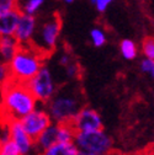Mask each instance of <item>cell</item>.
Masks as SVG:
<instances>
[{
    "instance_id": "6da1fadb",
    "label": "cell",
    "mask_w": 154,
    "mask_h": 155,
    "mask_svg": "<svg viewBox=\"0 0 154 155\" xmlns=\"http://www.w3.org/2000/svg\"><path fill=\"white\" fill-rule=\"evenodd\" d=\"M37 99L27 84L10 80L3 85L2 108L3 117L6 121L22 120L37 107Z\"/></svg>"
},
{
    "instance_id": "7a4b0ae2",
    "label": "cell",
    "mask_w": 154,
    "mask_h": 155,
    "mask_svg": "<svg viewBox=\"0 0 154 155\" xmlns=\"http://www.w3.org/2000/svg\"><path fill=\"white\" fill-rule=\"evenodd\" d=\"M83 95L76 86H63L47 102V110L55 123H72L83 106Z\"/></svg>"
},
{
    "instance_id": "3957f363",
    "label": "cell",
    "mask_w": 154,
    "mask_h": 155,
    "mask_svg": "<svg viewBox=\"0 0 154 155\" xmlns=\"http://www.w3.org/2000/svg\"><path fill=\"white\" fill-rule=\"evenodd\" d=\"M43 54L32 45H24L17 51L12 59L8 63L11 73V80L27 84L41 70Z\"/></svg>"
},
{
    "instance_id": "277c9868",
    "label": "cell",
    "mask_w": 154,
    "mask_h": 155,
    "mask_svg": "<svg viewBox=\"0 0 154 155\" xmlns=\"http://www.w3.org/2000/svg\"><path fill=\"white\" fill-rule=\"evenodd\" d=\"M62 31V21L58 14H53L37 27L36 35L32 40V46L43 55L52 53L59 41Z\"/></svg>"
},
{
    "instance_id": "5b68a950",
    "label": "cell",
    "mask_w": 154,
    "mask_h": 155,
    "mask_svg": "<svg viewBox=\"0 0 154 155\" xmlns=\"http://www.w3.org/2000/svg\"><path fill=\"white\" fill-rule=\"evenodd\" d=\"M74 143L79 149V155H111L112 139L102 129L76 132Z\"/></svg>"
},
{
    "instance_id": "8992f818",
    "label": "cell",
    "mask_w": 154,
    "mask_h": 155,
    "mask_svg": "<svg viewBox=\"0 0 154 155\" xmlns=\"http://www.w3.org/2000/svg\"><path fill=\"white\" fill-rule=\"evenodd\" d=\"M27 86L40 104H47L58 91L54 76L47 65L41 68V70L27 83Z\"/></svg>"
},
{
    "instance_id": "52a82bcc",
    "label": "cell",
    "mask_w": 154,
    "mask_h": 155,
    "mask_svg": "<svg viewBox=\"0 0 154 155\" xmlns=\"http://www.w3.org/2000/svg\"><path fill=\"white\" fill-rule=\"evenodd\" d=\"M21 122L26 132L33 139H36L47 127H49L53 123V120L47 108L36 107L32 112L25 116L21 120Z\"/></svg>"
},
{
    "instance_id": "ba28073f",
    "label": "cell",
    "mask_w": 154,
    "mask_h": 155,
    "mask_svg": "<svg viewBox=\"0 0 154 155\" xmlns=\"http://www.w3.org/2000/svg\"><path fill=\"white\" fill-rule=\"evenodd\" d=\"M76 132H92L102 129V120L99 112L91 107H83L72 121Z\"/></svg>"
},
{
    "instance_id": "9c48e42d",
    "label": "cell",
    "mask_w": 154,
    "mask_h": 155,
    "mask_svg": "<svg viewBox=\"0 0 154 155\" xmlns=\"http://www.w3.org/2000/svg\"><path fill=\"white\" fill-rule=\"evenodd\" d=\"M6 124L10 133V139L18 145L22 155H30L32 150L36 149L35 139L26 132L22 122L20 120H11V121H6Z\"/></svg>"
},
{
    "instance_id": "30bf717a",
    "label": "cell",
    "mask_w": 154,
    "mask_h": 155,
    "mask_svg": "<svg viewBox=\"0 0 154 155\" xmlns=\"http://www.w3.org/2000/svg\"><path fill=\"white\" fill-rule=\"evenodd\" d=\"M37 27L38 26H37L36 17L33 15H28V14H24L22 12L14 36L16 37V40L20 42L21 46L31 45L33 37L36 35Z\"/></svg>"
},
{
    "instance_id": "8fae6325",
    "label": "cell",
    "mask_w": 154,
    "mask_h": 155,
    "mask_svg": "<svg viewBox=\"0 0 154 155\" xmlns=\"http://www.w3.org/2000/svg\"><path fill=\"white\" fill-rule=\"evenodd\" d=\"M21 15H22V11L18 8L0 14V35L14 36Z\"/></svg>"
},
{
    "instance_id": "7c38bea8",
    "label": "cell",
    "mask_w": 154,
    "mask_h": 155,
    "mask_svg": "<svg viewBox=\"0 0 154 155\" xmlns=\"http://www.w3.org/2000/svg\"><path fill=\"white\" fill-rule=\"evenodd\" d=\"M55 143H58V123H55V122H53L49 127H47L35 139L36 150H38L40 153L48 149Z\"/></svg>"
},
{
    "instance_id": "4fadbf2b",
    "label": "cell",
    "mask_w": 154,
    "mask_h": 155,
    "mask_svg": "<svg viewBox=\"0 0 154 155\" xmlns=\"http://www.w3.org/2000/svg\"><path fill=\"white\" fill-rule=\"evenodd\" d=\"M21 45L16 40L15 36H2L0 40V55H2V62L9 63L14 55L20 49Z\"/></svg>"
},
{
    "instance_id": "5bb4252c",
    "label": "cell",
    "mask_w": 154,
    "mask_h": 155,
    "mask_svg": "<svg viewBox=\"0 0 154 155\" xmlns=\"http://www.w3.org/2000/svg\"><path fill=\"white\" fill-rule=\"evenodd\" d=\"M40 155H79V149L74 142H58L48 149L41 151Z\"/></svg>"
},
{
    "instance_id": "9a60e30c",
    "label": "cell",
    "mask_w": 154,
    "mask_h": 155,
    "mask_svg": "<svg viewBox=\"0 0 154 155\" xmlns=\"http://www.w3.org/2000/svg\"><path fill=\"white\" fill-rule=\"evenodd\" d=\"M120 52L126 61H133L138 55V46L132 40H123L120 43Z\"/></svg>"
},
{
    "instance_id": "2e32d148",
    "label": "cell",
    "mask_w": 154,
    "mask_h": 155,
    "mask_svg": "<svg viewBox=\"0 0 154 155\" xmlns=\"http://www.w3.org/2000/svg\"><path fill=\"white\" fill-rule=\"evenodd\" d=\"M76 130L72 123H58V142H74Z\"/></svg>"
},
{
    "instance_id": "e0dca14e",
    "label": "cell",
    "mask_w": 154,
    "mask_h": 155,
    "mask_svg": "<svg viewBox=\"0 0 154 155\" xmlns=\"http://www.w3.org/2000/svg\"><path fill=\"white\" fill-rule=\"evenodd\" d=\"M90 41L94 47L100 48V47L105 46V43L107 42V37H106L105 31L100 27H94L90 31Z\"/></svg>"
},
{
    "instance_id": "ac0fdd59",
    "label": "cell",
    "mask_w": 154,
    "mask_h": 155,
    "mask_svg": "<svg viewBox=\"0 0 154 155\" xmlns=\"http://www.w3.org/2000/svg\"><path fill=\"white\" fill-rule=\"evenodd\" d=\"M46 0H25L21 5V11L24 14H28V15H33L37 14L42 9V6L45 5Z\"/></svg>"
},
{
    "instance_id": "d6986e66",
    "label": "cell",
    "mask_w": 154,
    "mask_h": 155,
    "mask_svg": "<svg viewBox=\"0 0 154 155\" xmlns=\"http://www.w3.org/2000/svg\"><path fill=\"white\" fill-rule=\"evenodd\" d=\"M0 155H22V153H21V149L18 148V145L14 140L8 139L5 142H2Z\"/></svg>"
},
{
    "instance_id": "ffe728a7",
    "label": "cell",
    "mask_w": 154,
    "mask_h": 155,
    "mask_svg": "<svg viewBox=\"0 0 154 155\" xmlns=\"http://www.w3.org/2000/svg\"><path fill=\"white\" fill-rule=\"evenodd\" d=\"M142 53L146 58L154 61V37H147L142 42Z\"/></svg>"
},
{
    "instance_id": "44dd1931",
    "label": "cell",
    "mask_w": 154,
    "mask_h": 155,
    "mask_svg": "<svg viewBox=\"0 0 154 155\" xmlns=\"http://www.w3.org/2000/svg\"><path fill=\"white\" fill-rule=\"evenodd\" d=\"M64 75H65V78H68V79H70V80L78 79V78L80 76V67H79V64L76 62H73L69 65L64 67Z\"/></svg>"
},
{
    "instance_id": "7402d4cb",
    "label": "cell",
    "mask_w": 154,
    "mask_h": 155,
    "mask_svg": "<svg viewBox=\"0 0 154 155\" xmlns=\"http://www.w3.org/2000/svg\"><path fill=\"white\" fill-rule=\"evenodd\" d=\"M139 68L142 70V73H146V74H149L154 78V61L153 59H149V58H143L141 64H139Z\"/></svg>"
},
{
    "instance_id": "603a6c76",
    "label": "cell",
    "mask_w": 154,
    "mask_h": 155,
    "mask_svg": "<svg viewBox=\"0 0 154 155\" xmlns=\"http://www.w3.org/2000/svg\"><path fill=\"white\" fill-rule=\"evenodd\" d=\"M17 9V0H0V14Z\"/></svg>"
},
{
    "instance_id": "cb8c5ba5",
    "label": "cell",
    "mask_w": 154,
    "mask_h": 155,
    "mask_svg": "<svg viewBox=\"0 0 154 155\" xmlns=\"http://www.w3.org/2000/svg\"><path fill=\"white\" fill-rule=\"evenodd\" d=\"M90 2L92 3V5L99 12H105L107 8L112 4L113 0H90Z\"/></svg>"
},
{
    "instance_id": "d4e9b609",
    "label": "cell",
    "mask_w": 154,
    "mask_h": 155,
    "mask_svg": "<svg viewBox=\"0 0 154 155\" xmlns=\"http://www.w3.org/2000/svg\"><path fill=\"white\" fill-rule=\"evenodd\" d=\"M57 62H58V65L64 68V67L69 65L70 63H73L74 61H73V57H72V54L69 52H62L58 55V61H57Z\"/></svg>"
},
{
    "instance_id": "484cf974",
    "label": "cell",
    "mask_w": 154,
    "mask_h": 155,
    "mask_svg": "<svg viewBox=\"0 0 154 155\" xmlns=\"http://www.w3.org/2000/svg\"><path fill=\"white\" fill-rule=\"evenodd\" d=\"M63 2H64L65 4H73V3L75 2V0H63Z\"/></svg>"
},
{
    "instance_id": "4316f807",
    "label": "cell",
    "mask_w": 154,
    "mask_h": 155,
    "mask_svg": "<svg viewBox=\"0 0 154 155\" xmlns=\"http://www.w3.org/2000/svg\"><path fill=\"white\" fill-rule=\"evenodd\" d=\"M133 155H141V154H133Z\"/></svg>"
}]
</instances>
